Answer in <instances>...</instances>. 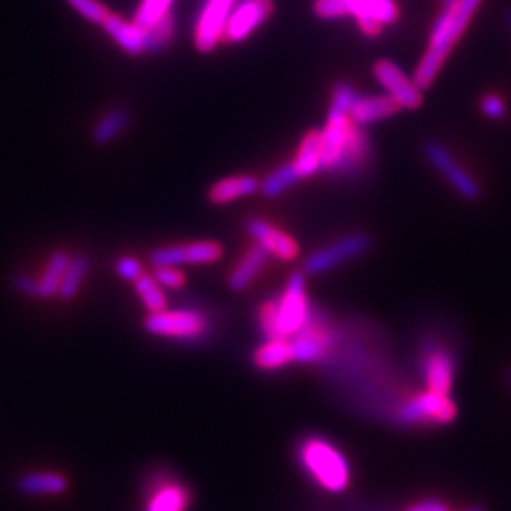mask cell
<instances>
[{
  "instance_id": "1",
  "label": "cell",
  "mask_w": 511,
  "mask_h": 511,
  "mask_svg": "<svg viewBox=\"0 0 511 511\" xmlns=\"http://www.w3.org/2000/svg\"><path fill=\"white\" fill-rule=\"evenodd\" d=\"M483 0H456V3L443 6L439 15L430 30L429 48L415 71L413 82L419 85V90H429L436 76L439 74L443 63L447 61L456 40L463 37V32L473 20L475 12L480 10Z\"/></svg>"
},
{
  "instance_id": "2",
  "label": "cell",
  "mask_w": 511,
  "mask_h": 511,
  "mask_svg": "<svg viewBox=\"0 0 511 511\" xmlns=\"http://www.w3.org/2000/svg\"><path fill=\"white\" fill-rule=\"evenodd\" d=\"M296 456L299 466L320 489L337 494L349 487L351 466L347 458L326 437H305L299 441Z\"/></svg>"
},
{
  "instance_id": "3",
  "label": "cell",
  "mask_w": 511,
  "mask_h": 511,
  "mask_svg": "<svg viewBox=\"0 0 511 511\" xmlns=\"http://www.w3.org/2000/svg\"><path fill=\"white\" fill-rule=\"evenodd\" d=\"M150 335L178 341H199L211 332V320L197 309H163L144 318Z\"/></svg>"
},
{
  "instance_id": "4",
  "label": "cell",
  "mask_w": 511,
  "mask_h": 511,
  "mask_svg": "<svg viewBox=\"0 0 511 511\" xmlns=\"http://www.w3.org/2000/svg\"><path fill=\"white\" fill-rule=\"evenodd\" d=\"M311 305L305 292V273H292L288 279L284 292L277 298V335L292 339L307 322Z\"/></svg>"
},
{
  "instance_id": "5",
  "label": "cell",
  "mask_w": 511,
  "mask_h": 511,
  "mask_svg": "<svg viewBox=\"0 0 511 511\" xmlns=\"http://www.w3.org/2000/svg\"><path fill=\"white\" fill-rule=\"evenodd\" d=\"M455 419L456 405L449 400V396L434 394L430 390L405 400L396 411V420L403 426L447 424Z\"/></svg>"
},
{
  "instance_id": "6",
  "label": "cell",
  "mask_w": 511,
  "mask_h": 511,
  "mask_svg": "<svg viewBox=\"0 0 511 511\" xmlns=\"http://www.w3.org/2000/svg\"><path fill=\"white\" fill-rule=\"evenodd\" d=\"M371 247V237L368 233H351L337 238L335 243L324 247L316 252H313L309 258L303 264V271L307 275H320V273H326L333 267L343 265L358 256H362L368 252Z\"/></svg>"
},
{
  "instance_id": "7",
  "label": "cell",
  "mask_w": 511,
  "mask_h": 511,
  "mask_svg": "<svg viewBox=\"0 0 511 511\" xmlns=\"http://www.w3.org/2000/svg\"><path fill=\"white\" fill-rule=\"evenodd\" d=\"M238 0H203L194 27L197 51L209 54L224 39V29Z\"/></svg>"
},
{
  "instance_id": "8",
  "label": "cell",
  "mask_w": 511,
  "mask_h": 511,
  "mask_svg": "<svg viewBox=\"0 0 511 511\" xmlns=\"http://www.w3.org/2000/svg\"><path fill=\"white\" fill-rule=\"evenodd\" d=\"M424 156L432 163V167L439 175L447 178L453 190L463 195L468 201H475L481 197V186L468 173V170L460 165L453 153L436 141H429L424 144Z\"/></svg>"
},
{
  "instance_id": "9",
  "label": "cell",
  "mask_w": 511,
  "mask_h": 511,
  "mask_svg": "<svg viewBox=\"0 0 511 511\" xmlns=\"http://www.w3.org/2000/svg\"><path fill=\"white\" fill-rule=\"evenodd\" d=\"M224 256V248L218 241H192L186 245H170L156 248L150 254V262L153 267L169 265V267H180V265H209Z\"/></svg>"
},
{
  "instance_id": "10",
  "label": "cell",
  "mask_w": 511,
  "mask_h": 511,
  "mask_svg": "<svg viewBox=\"0 0 511 511\" xmlns=\"http://www.w3.org/2000/svg\"><path fill=\"white\" fill-rule=\"evenodd\" d=\"M347 17H354L358 29L369 39L379 37L385 25L398 22L400 8L394 0H343Z\"/></svg>"
},
{
  "instance_id": "11",
  "label": "cell",
  "mask_w": 511,
  "mask_h": 511,
  "mask_svg": "<svg viewBox=\"0 0 511 511\" xmlns=\"http://www.w3.org/2000/svg\"><path fill=\"white\" fill-rule=\"evenodd\" d=\"M273 10H275L273 0H241L230 15L221 40L230 44L245 42L256 29L269 20Z\"/></svg>"
},
{
  "instance_id": "12",
  "label": "cell",
  "mask_w": 511,
  "mask_h": 511,
  "mask_svg": "<svg viewBox=\"0 0 511 511\" xmlns=\"http://www.w3.org/2000/svg\"><path fill=\"white\" fill-rule=\"evenodd\" d=\"M358 126L352 122L347 112L330 108L328 122L322 133V169L335 173V169L343 158V153L352 139V133Z\"/></svg>"
},
{
  "instance_id": "13",
  "label": "cell",
  "mask_w": 511,
  "mask_h": 511,
  "mask_svg": "<svg viewBox=\"0 0 511 511\" xmlns=\"http://www.w3.org/2000/svg\"><path fill=\"white\" fill-rule=\"evenodd\" d=\"M373 76L386 90V95L398 102L400 108L417 110L422 105V90L409 80L398 65L388 59H379L373 65Z\"/></svg>"
},
{
  "instance_id": "14",
  "label": "cell",
  "mask_w": 511,
  "mask_h": 511,
  "mask_svg": "<svg viewBox=\"0 0 511 511\" xmlns=\"http://www.w3.org/2000/svg\"><path fill=\"white\" fill-rule=\"evenodd\" d=\"M456 364L451 352L439 349L434 341H429L422 349V375L430 392L449 396L455 381Z\"/></svg>"
},
{
  "instance_id": "15",
  "label": "cell",
  "mask_w": 511,
  "mask_h": 511,
  "mask_svg": "<svg viewBox=\"0 0 511 511\" xmlns=\"http://www.w3.org/2000/svg\"><path fill=\"white\" fill-rule=\"evenodd\" d=\"M247 231L269 256H275L282 262H294L299 256V243L296 238L264 218H250L247 221Z\"/></svg>"
},
{
  "instance_id": "16",
  "label": "cell",
  "mask_w": 511,
  "mask_h": 511,
  "mask_svg": "<svg viewBox=\"0 0 511 511\" xmlns=\"http://www.w3.org/2000/svg\"><path fill=\"white\" fill-rule=\"evenodd\" d=\"M100 27L105 29L108 37L129 56H141L146 54V51H156L153 49L152 34L148 29L136 25L134 22H126L124 17H119L117 13L110 12L107 20L100 23Z\"/></svg>"
},
{
  "instance_id": "17",
  "label": "cell",
  "mask_w": 511,
  "mask_h": 511,
  "mask_svg": "<svg viewBox=\"0 0 511 511\" xmlns=\"http://www.w3.org/2000/svg\"><path fill=\"white\" fill-rule=\"evenodd\" d=\"M190 506V489L173 477L153 475L144 511H186Z\"/></svg>"
},
{
  "instance_id": "18",
  "label": "cell",
  "mask_w": 511,
  "mask_h": 511,
  "mask_svg": "<svg viewBox=\"0 0 511 511\" xmlns=\"http://www.w3.org/2000/svg\"><path fill=\"white\" fill-rule=\"evenodd\" d=\"M267 258L269 252L264 247H260L258 243L252 245L243 258L231 269L228 277V286L235 290V292H243V290H247L256 279L260 277V273L267 264Z\"/></svg>"
},
{
  "instance_id": "19",
  "label": "cell",
  "mask_w": 511,
  "mask_h": 511,
  "mask_svg": "<svg viewBox=\"0 0 511 511\" xmlns=\"http://www.w3.org/2000/svg\"><path fill=\"white\" fill-rule=\"evenodd\" d=\"M260 192V180L252 175H233L214 182L209 187V201L212 204H230L243 197Z\"/></svg>"
},
{
  "instance_id": "20",
  "label": "cell",
  "mask_w": 511,
  "mask_h": 511,
  "mask_svg": "<svg viewBox=\"0 0 511 511\" xmlns=\"http://www.w3.org/2000/svg\"><path fill=\"white\" fill-rule=\"evenodd\" d=\"M400 110L398 102L388 95H371V97H358L351 108V119L358 126H369L381 119L392 117Z\"/></svg>"
},
{
  "instance_id": "21",
  "label": "cell",
  "mask_w": 511,
  "mask_h": 511,
  "mask_svg": "<svg viewBox=\"0 0 511 511\" xmlns=\"http://www.w3.org/2000/svg\"><path fill=\"white\" fill-rule=\"evenodd\" d=\"M15 489L29 494V497H57V494L66 492L68 480L61 473L56 472H34L25 473L15 481Z\"/></svg>"
},
{
  "instance_id": "22",
  "label": "cell",
  "mask_w": 511,
  "mask_h": 511,
  "mask_svg": "<svg viewBox=\"0 0 511 511\" xmlns=\"http://www.w3.org/2000/svg\"><path fill=\"white\" fill-rule=\"evenodd\" d=\"M294 167L299 178L313 177L322 169V133L320 129H311L303 134V139L298 146Z\"/></svg>"
},
{
  "instance_id": "23",
  "label": "cell",
  "mask_w": 511,
  "mask_h": 511,
  "mask_svg": "<svg viewBox=\"0 0 511 511\" xmlns=\"http://www.w3.org/2000/svg\"><path fill=\"white\" fill-rule=\"evenodd\" d=\"M254 366L262 371H275L288 364H292V345L290 339H267L264 345L254 351L252 356Z\"/></svg>"
},
{
  "instance_id": "24",
  "label": "cell",
  "mask_w": 511,
  "mask_h": 511,
  "mask_svg": "<svg viewBox=\"0 0 511 511\" xmlns=\"http://www.w3.org/2000/svg\"><path fill=\"white\" fill-rule=\"evenodd\" d=\"M68 262H71V256L65 250H56L49 256L44 275L39 279V298H54L59 294Z\"/></svg>"
},
{
  "instance_id": "25",
  "label": "cell",
  "mask_w": 511,
  "mask_h": 511,
  "mask_svg": "<svg viewBox=\"0 0 511 511\" xmlns=\"http://www.w3.org/2000/svg\"><path fill=\"white\" fill-rule=\"evenodd\" d=\"M129 126V112L126 108H112L99 117L93 127V141L100 146L114 143Z\"/></svg>"
},
{
  "instance_id": "26",
  "label": "cell",
  "mask_w": 511,
  "mask_h": 511,
  "mask_svg": "<svg viewBox=\"0 0 511 511\" xmlns=\"http://www.w3.org/2000/svg\"><path fill=\"white\" fill-rule=\"evenodd\" d=\"M90 273V258L85 254H76L71 258L65 271V277L59 288V298L65 301H71L78 296L80 288Z\"/></svg>"
},
{
  "instance_id": "27",
  "label": "cell",
  "mask_w": 511,
  "mask_h": 511,
  "mask_svg": "<svg viewBox=\"0 0 511 511\" xmlns=\"http://www.w3.org/2000/svg\"><path fill=\"white\" fill-rule=\"evenodd\" d=\"M299 175L294 167L292 161H288L281 167H277L260 182V192L265 197H279L281 194H284L286 190H290L294 184H298Z\"/></svg>"
},
{
  "instance_id": "28",
  "label": "cell",
  "mask_w": 511,
  "mask_h": 511,
  "mask_svg": "<svg viewBox=\"0 0 511 511\" xmlns=\"http://www.w3.org/2000/svg\"><path fill=\"white\" fill-rule=\"evenodd\" d=\"M134 292L141 298V301L144 303L150 313H160L167 309V298L163 294V288L152 275L143 273V275L134 281Z\"/></svg>"
},
{
  "instance_id": "29",
  "label": "cell",
  "mask_w": 511,
  "mask_h": 511,
  "mask_svg": "<svg viewBox=\"0 0 511 511\" xmlns=\"http://www.w3.org/2000/svg\"><path fill=\"white\" fill-rule=\"evenodd\" d=\"M173 3L175 0H143L141 6L134 12L133 22L144 29H150L152 25H156L163 15L173 12L170 10Z\"/></svg>"
},
{
  "instance_id": "30",
  "label": "cell",
  "mask_w": 511,
  "mask_h": 511,
  "mask_svg": "<svg viewBox=\"0 0 511 511\" xmlns=\"http://www.w3.org/2000/svg\"><path fill=\"white\" fill-rule=\"evenodd\" d=\"M66 4L90 23L100 25L110 13V10L100 0H66Z\"/></svg>"
},
{
  "instance_id": "31",
  "label": "cell",
  "mask_w": 511,
  "mask_h": 511,
  "mask_svg": "<svg viewBox=\"0 0 511 511\" xmlns=\"http://www.w3.org/2000/svg\"><path fill=\"white\" fill-rule=\"evenodd\" d=\"M258 322L267 339H277V298L267 299L258 309Z\"/></svg>"
},
{
  "instance_id": "32",
  "label": "cell",
  "mask_w": 511,
  "mask_h": 511,
  "mask_svg": "<svg viewBox=\"0 0 511 511\" xmlns=\"http://www.w3.org/2000/svg\"><path fill=\"white\" fill-rule=\"evenodd\" d=\"M358 97H360V95H358V91L352 88L351 83L339 82V83L335 85V88H333V95H332V105H330V108L339 110V112H347V114H351V108H352V105H354Z\"/></svg>"
},
{
  "instance_id": "33",
  "label": "cell",
  "mask_w": 511,
  "mask_h": 511,
  "mask_svg": "<svg viewBox=\"0 0 511 511\" xmlns=\"http://www.w3.org/2000/svg\"><path fill=\"white\" fill-rule=\"evenodd\" d=\"M153 279L161 288H170L178 290L186 284V275L180 271V267H169V265H160L153 269Z\"/></svg>"
},
{
  "instance_id": "34",
  "label": "cell",
  "mask_w": 511,
  "mask_h": 511,
  "mask_svg": "<svg viewBox=\"0 0 511 511\" xmlns=\"http://www.w3.org/2000/svg\"><path fill=\"white\" fill-rule=\"evenodd\" d=\"M116 273L119 279L134 282L143 275V264L134 258V256H119L116 262Z\"/></svg>"
},
{
  "instance_id": "35",
  "label": "cell",
  "mask_w": 511,
  "mask_h": 511,
  "mask_svg": "<svg viewBox=\"0 0 511 511\" xmlns=\"http://www.w3.org/2000/svg\"><path fill=\"white\" fill-rule=\"evenodd\" d=\"M481 112L489 117V119H502L507 112V107H506V100L500 97V95H485L481 99Z\"/></svg>"
},
{
  "instance_id": "36",
  "label": "cell",
  "mask_w": 511,
  "mask_h": 511,
  "mask_svg": "<svg viewBox=\"0 0 511 511\" xmlns=\"http://www.w3.org/2000/svg\"><path fill=\"white\" fill-rule=\"evenodd\" d=\"M12 286L22 296L39 298V281L30 275H25V273H15V275L12 277Z\"/></svg>"
},
{
  "instance_id": "37",
  "label": "cell",
  "mask_w": 511,
  "mask_h": 511,
  "mask_svg": "<svg viewBox=\"0 0 511 511\" xmlns=\"http://www.w3.org/2000/svg\"><path fill=\"white\" fill-rule=\"evenodd\" d=\"M405 511H451V509L439 500H422L411 507H407Z\"/></svg>"
},
{
  "instance_id": "38",
  "label": "cell",
  "mask_w": 511,
  "mask_h": 511,
  "mask_svg": "<svg viewBox=\"0 0 511 511\" xmlns=\"http://www.w3.org/2000/svg\"><path fill=\"white\" fill-rule=\"evenodd\" d=\"M504 22H506V25H507V30L511 32V6L506 8V12H504Z\"/></svg>"
},
{
  "instance_id": "39",
  "label": "cell",
  "mask_w": 511,
  "mask_h": 511,
  "mask_svg": "<svg viewBox=\"0 0 511 511\" xmlns=\"http://www.w3.org/2000/svg\"><path fill=\"white\" fill-rule=\"evenodd\" d=\"M439 3L443 4V6H449V4H453V3H456V0H439Z\"/></svg>"
},
{
  "instance_id": "40",
  "label": "cell",
  "mask_w": 511,
  "mask_h": 511,
  "mask_svg": "<svg viewBox=\"0 0 511 511\" xmlns=\"http://www.w3.org/2000/svg\"><path fill=\"white\" fill-rule=\"evenodd\" d=\"M463 511H485L483 507H468V509H463Z\"/></svg>"
},
{
  "instance_id": "41",
  "label": "cell",
  "mask_w": 511,
  "mask_h": 511,
  "mask_svg": "<svg viewBox=\"0 0 511 511\" xmlns=\"http://www.w3.org/2000/svg\"><path fill=\"white\" fill-rule=\"evenodd\" d=\"M507 383H509V385H511V373H509V375H507Z\"/></svg>"
}]
</instances>
